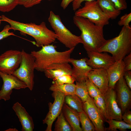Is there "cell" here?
Here are the masks:
<instances>
[{
  "mask_svg": "<svg viewBox=\"0 0 131 131\" xmlns=\"http://www.w3.org/2000/svg\"><path fill=\"white\" fill-rule=\"evenodd\" d=\"M83 110L93 124L96 131H106L104 126L106 119L95 105L90 97L83 102Z\"/></svg>",
  "mask_w": 131,
  "mask_h": 131,
  "instance_id": "obj_11",
  "label": "cell"
},
{
  "mask_svg": "<svg viewBox=\"0 0 131 131\" xmlns=\"http://www.w3.org/2000/svg\"><path fill=\"white\" fill-rule=\"evenodd\" d=\"M125 71L131 70V52L126 56L123 59Z\"/></svg>",
  "mask_w": 131,
  "mask_h": 131,
  "instance_id": "obj_36",
  "label": "cell"
},
{
  "mask_svg": "<svg viewBox=\"0 0 131 131\" xmlns=\"http://www.w3.org/2000/svg\"><path fill=\"white\" fill-rule=\"evenodd\" d=\"M76 82L75 94L83 102H84L90 97L88 93L86 82Z\"/></svg>",
  "mask_w": 131,
  "mask_h": 131,
  "instance_id": "obj_25",
  "label": "cell"
},
{
  "mask_svg": "<svg viewBox=\"0 0 131 131\" xmlns=\"http://www.w3.org/2000/svg\"><path fill=\"white\" fill-rule=\"evenodd\" d=\"M0 77L3 83L0 90V100H9L13 90H19L27 88L25 83L17 77L13 75L7 74L0 71Z\"/></svg>",
  "mask_w": 131,
  "mask_h": 131,
  "instance_id": "obj_9",
  "label": "cell"
},
{
  "mask_svg": "<svg viewBox=\"0 0 131 131\" xmlns=\"http://www.w3.org/2000/svg\"><path fill=\"white\" fill-rule=\"evenodd\" d=\"M75 16L87 18L95 25L103 27L109 24L110 19L100 8L97 0L85 1L83 7L75 11Z\"/></svg>",
  "mask_w": 131,
  "mask_h": 131,
  "instance_id": "obj_6",
  "label": "cell"
},
{
  "mask_svg": "<svg viewBox=\"0 0 131 131\" xmlns=\"http://www.w3.org/2000/svg\"><path fill=\"white\" fill-rule=\"evenodd\" d=\"M122 119L127 123L131 125V111L129 110L126 111L122 115Z\"/></svg>",
  "mask_w": 131,
  "mask_h": 131,
  "instance_id": "obj_37",
  "label": "cell"
},
{
  "mask_svg": "<svg viewBox=\"0 0 131 131\" xmlns=\"http://www.w3.org/2000/svg\"><path fill=\"white\" fill-rule=\"evenodd\" d=\"M55 125V131H72L70 125L62 112L57 117Z\"/></svg>",
  "mask_w": 131,
  "mask_h": 131,
  "instance_id": "obj_26",
  "label": "cell"
},
{
  "mask_svg": "<svg viewBox=\"0 0 131 131\" xmlns=\"http://www.w3.org/2000/svg\"><path fill=\"white\" fill-rule=\"evenodd\" d=\"M53 83L60 85L74 83L76 81L75 79L71 75H64L56 77L53 79Z\"/></svg>",
  "mask_w": 131,
  "mask_h": 131,
  "instance_id": "obj_31",
  "label": "cell"
},
{
  "mask_svg": "<svg viewBox=\"0 0 131 131\" xmlns=\"http://www.w3.org/2000/svg\"><path fill=\"white\" fill-rule=\"evenodd\" d=\"M52 95L54 101L52 103H48L49 111L43 121V124L47 125L46 131H52L53 123L62 112L64 103L65 95L61 92L53 91Z\"/></svg>",
  "mask_w": 131,
  "mask_h": 131,
  "instance_id": "obj_10",
  "label": "cell"
},
{
  "mask_svg": "<svg viewBox=\"0 0 131 131\" xmlns=\"http://www.w3.org/2000/svg\"><path fill=\"white\" fill-rule=\"evenodd\" d=\"M12 109L17 116L22 126V131H33L34 124L32 118L25 108L18 102L14 104Z\"/></svg>",
  "mask_w": 131,
  "mask_h": 131,
  "instance_id": "obj_17",
  "label": "cell"
},
{
  "mask_svg": "<svg viewBox=\"0 0 131 131\" xmlns=\"http://www.w3.org/2000/svg\"><path fill=\"white\" fill-rule=\"evenodd\" d=\"M5 131H18V130L16 128H9Z\"/></svg>",
  "mask_w": 131,
  "mask_h": 131,
  "instance_id": "obj_41",
  "label": "cell"
},
{
  "mask_svg": "<svg viewBox=\"0 0 131 131\" xmlns=\"http://www.w3.org/2000/svg\"><path fill=\"white\" fill-rule=\"evenodd\" d=\"M48 21L57 36V39L66 47L71 49L82 43L80 36L72 33L63 24L59 16L50 11Z\"/></svg>",
  "mask_w": 131,
  "mask_h": 131,
  "instance_id": "obj_5",
  "label": "cell"
},
{
  "mask_svg": "<svg viewBox=\"0 0 131 131\" xmlns=\"http://www.w3.org/2000/svg\"><path fill=\"white\" fill-rule=\"evenodd\" d=\"M103 96L105 101L107 119L122 120V113L117 103L114 89H109Z\"/></svg>",
  "mask_w": 131,
  "mask_h": 131,
  "instance_id": "obj_14",
  "label": "cell"
},
{
  "mask_svg": "<svg viewBox=\"0 0 131 131\" xmlns=\"http://www.w3.org/2000/svg\"><path fill=\"white\" fill-rule=\"evenodd\" d=\"M86 82L88 93L90 97L93 98L102 94L98 88L89 79L86 80Z\"/></svg>",
  "mask_w": 131,
  "mask_h": 131,
  "instance_id": "obj_30",
  "label": "cell"
},
{
  "mask_svg": "<svg viewBox=\"0 0 131 131\" xmlns=\"http://www.w3.org/2000/svg\"><path fill=\"white\" fill-rule=\"evenodd\" d=\"M76 85L73 83L65 84L58 85L53 83L49 88L50 90L53 91H59L65 96L75 94Z\"/></svg>",
  "mask_w": 131,
  "mask_h": 131,
  "instance_id": "obj_23",
  "label": "cell"
},
{
  "mask_svg": "<svg viewBox=\"0 0 131 131\" xmlns=\"http://www.w3.org/2000/svg\"><path fill=\"white\" fill-rule=\"evenodd\" d=\"M96 0H74L72 2V8L74 11H76L81 6V4L83 1H91Z\"/></svg>",
  "mask_w": 131,
  "mask_h": 131,
  "instance_id": "obj_38",
  "label": "cell"
},
{
  "mask_svg": "<svg viewBox=\"0 0 131 131\" xmlns=\"http://www.w3.org/2000/svg\"><path fill=\"white\" fill-rule=\"evenodd\" d=\"M10 30L9 25H6L4 26L2 30L0 32V40L11 35H15L13 32L9 31Z\"/></svg>",
  "mask_w": 131,
  "mask_h": 131,
  "instance_id": "obj_35",
  "label": "cell"
},
{
  "mask_svg": "<svg viewBox=\"0 0 131 131\" xmlns=\"http://www.w3.org/2000/svg\"><path fill=\"white\" fill-rule=\"evenodd\" d=\"M1 16H0V26L1 24V22L2 21L1 20Z\"/></svg>",
  "mask_w": 131,
  "mask_h": 131,
  "instance_id": "obj_42",
  "label": "cell"
},
{
  "mask_svg": "<svg viewBox=\"0 0 131 131\" xmlns=\"http://www.w3.org/2000/svg\"><path fill=\"white\" fill-rule=\"evenodd\" d=\"M89 59L87 64L93 69H102L106 70L115 61L112 56L106 52H87Z\"/></svg>",
  "mask_w": 131,
  "mask_h": 131,
  "instance_id": "obj_13",
  "label": "cell"
},
{
  "mask_svg": "<svg viewBox=\"0 0 131 131\" xmlns=\"http://www.w3.org/2000/svg\"><path fill=\"white\" fill-rule=\"evenodd\" d=\"M93 99L95 105L104 116L106 120H107L105 101L102 94L94 98Z\"/></svg>",
  "mask_w": 131,
  "mask_h": 131,
  "instance_id": "obj_29",
  "label": "cell"
},
{
  "mask_svg": "<svg viewBox=\"0 0 131 131\" xmlns=\"http://www.w3.org/2000/svg\"><path fill=\"white\" fill-rule=\"evenodd\" d=\"M88 58L84 57L78 59L71 58L69 60L70 63L73 66L71 75L76 82H85L88 79V74L93 69L87 63Z\"/></svg>",
  "mask_w": 131,
  "mask_h": 131,
  "instance_id": "obj_15",
  "label": "cell"
},
{
  "mask_svg": "<svg viewBox=\"0 0 131 131\" xmlns=\"http://www.w3.org/2000/svg\"><path fill=\"white\" fill-rule=\"evenodd\" d=\"M111 0L118 10L121 11L127 9V5L126 0Z\"/></svg>",
  "mask_w": 131,
  "mask_h": 131,
  "instance_id": "obj_34",
  "label": "cell"
},
{
  "mask_svg": "<svg viewBox=\"0 0 131 131\" xmlns=\"http://www.w3.org/2000/svg\"><path fill=\"white\" fill-rule=\"evenodd\" d=\"M1 16L2 21L10 24V30L19 31L33 37L35 40V44L38 47L51 44L57 39L54 32L49 29L44 22L39 25L32 23H25L11 19L4 15Z\"/></svg>",
  "mask_w": 131,
  "mask_h": 131,
  "instance_id": "obj_1",
  "label": "cell"
},
{
  "mask_svg": "<svg viewBox=\"0 0 131 131\" xmlns=\"http://www.w3.org/2000/svg\"><path fill=\"white\" fill-rule=\"evenodd\" d=\"M18 0H0V11L9 12L18 5Z\"/></svg>",
  "mask_w": 131,
  "mask_h": 131,
  "instance_id": "obj_28",
  "label": "cell"
},
{
  "mask_svg": "<svg viewBox=\"0 0 131 131\" xmlns=\"http://www.w3.org/2000/svg\"><path fill=\"white\" fill-rule=\"evenodd\" d=\"M98 51L111 54L115 61L122 60L131 52V27L123 26L119 35L106 40Z\"/></svg>",
  "mask_w": 131,
  "mask_h": 131,
  "instance_id": "obj_4",
  "label": "cell"
},
{
  "mask_svg": "<svg viewBox=\"0 0 131 131\" xmlns=\"http://www.w3.org/2000/svg\"><path fill=\"white\" fill-rule=\"evenodd\" d=\"M106 71L109 80V89H114L117 82L123 76L125 71L123 60L115 61Z\"/></svg>",
  "mask_w": 131,
  "mask_h": 131,
  "instance_id": "obj_18",
  "label": "cell"
},
{
  "mask_svg": "<svg viewBox=\"0 0 131 131\" xmlns=\"http://www.w3.org/2000/svg\"><path fill=\"white\" fill-rule=\"evenodd\" d=\"M73 22L81 32L83 47L88 51H98L106 42L103 27L97 25L87 18L74 16Z\"/></svg>",
  "mask_w": 131,
  "mask_h": 131,
  "instance_id": "obj_2",
  "label": "cell"
},
{
  "mask_svg": "<svg viewBox=\"0 0 131 131\" xmlns=\"http://www.w3.org/2000/svg\"><path fill=\"white\" fill-rule=\"evenodd\" d=\"M123 77L128 86L131 89V71H125Z\"/></svg>",
  "mask_w": 131,
  "mask_h": 131,
  "instance_id": "obj_39",
  "label": "cell"
},
{
  "mask_svg": "<svg viewBox=\"0 0 131 131\" xmlns=\"http://www.w3.org/2000/svg\"><path fill=\"white\" fill-rule=\"evenodd\" d=\"M21 52L20 64L12 74L23 82L27 88L32 91L34 84L35 58L31 53H27L23 49Z\"/></svg>",
  "mask_w": 131,
  "mask_h": 131,
  "instance_id": "obj_7",
  "label": "cell"
},
{
  "mask_svg": "<svg viewBox=\"0 0 131 131\" xmlns=\"http://www.w3.org/2000/svg\"><path fill=\"white\" fill-rule=\"evenodd\" d=\"M21 60V51L13 49L6 51L0 55V71L12 74L19 66Z\"/></svg>",
  "mask_w": 131,
  "mask_h": 131,
  "instance_id": "obj_8",
  "label": "cell"
},
{
  "mask_svg": "<svg viewBox=\"0 0 131 131\" xmlns=\"http://www.w3.org/2000/svg\"><path fill=\"white\" fill-rule=\"evenodd\" d=\"M79 113L82 131H95V127L93 124L84 111H83Z\"/></svg>",
  "mask_w": 131,
  "mask_h": 131,
  "instance_id": "obj_27",
  "label": "cell"
},
{
  "mask_svg": "<svg viewBox=\"0 0 131 131\" xmlns=\"http://www.w3.org/2000/svg\"><path fill=\"white\" fill-rule=\"evenodd\" d=\"M38 51H33L31 54L35 58V68L37 71L44 72L49 66L55 63H69L71 55L75 48L62 52L57 51L53 44L43 46Z\"/></svg>",
  "mask_w": 131,
  "mask_h": 131,
  "instance_id": "obj_3",
  "label": "cell"
},
{
  "mask_svg": "<svg viewBox=\"0 0 131 131\" xmlns=\"http://www.w3.org/2000/svg\"><path fill=\"white\" fill-rule=\"evenodd\" d=\"M64 103L78 113L84 111L83 102L75 94L65 96Z\"/></svg>",
  "mask_w": 131,
  "mask_h": 131,
  "instance_id": "obj_22",
  "label": "cell"
},
{
  "mask_svg": "<svg viewBox=\"0 0 131 131\" xmlns=\"http://www.w3.org/2000/svg\"><path fill=\"white\" fill-rule=\"evenodd\" d=\"M43 0H18V5H23L26 8H29L40 3Z\"/></svg>",
  "mask_w": 131,
  "mask_h": 131,
  "instance_id": "obj_32",
  "label": "cell"
},
{
  "mask_svg": "<svg viewBox=\"0 0 131 131\" xmlns=\"http://www.w3.org/2000/svg\"><path fill=\"white\" fill-rule=\"evenodd\" d=\"M105 121L109 125V127L106 128V131H117V129H118L121 131H126L131 128V125L127 123L122 120L108 119Z\"/></svg>",
  "mask_w": 131,
  "mask_h": 131,
  "instance_id": "obj_24",
  "label": "cell"
},
{
  "mask_svg": "<svg viewBox=\"0 0 131 131\" xmlns=\"http://www.w3.org/2000/svg\"><path fill=\"white\" fill-rule=\"evenodd\" d=\"M131 21V13L126 14L122 16L118 22L120 26L126 27L130 26L129 24Z\"/></svg>",
  "mask_w": 131,
  "mask_h": 131,
  "instance_id": "obj_33",
  "label": "cell"
},
{
  "mask_svg": "<svg viewBox=\"0 0 131 131\" xmlns=\"http://www.w3.org/2000/svg\"><path fill=\"white\" fill-rule=\"evenodd\" d=\"M66 119L71 127L72 131H82L80 126L79 113L64 103L62 109Z\"/></svg>",
  "mask_w": 131,
  "mask_h": 131,
  "instance_id": "obj_20",
  "label": "cell"
},
{
  "mask_svg": "<svg viewBox=\"0 0 131 131\" xmlns=\"http://www.w3.org/2000/svg\"><path fill=\"white\" fill-rule=\"evenodd\" d=\"M88 78L98 88L103 95L108 90L109 80L106 70L93 69L88 73Z\"/></svg>",
  "mask_w": 131,
  "mask_h": 131,
  "instance_id": "obj_16",
  "label": "cell"
},
{
  "mask_svg": "<svg viewBox=\"0 0 131 131\" xmlns=\"http://www.w3.org/2000/svg\"><path fill=\"white\" fill-rule=\"evenodd\" d=\"M98 4L102 11L110 19L116 18L121 13L111 0H97Z\"/></svg>",
  "mask_w": 131,
  "mask_h": 131,
  "instance_id": "obj_21",
  "label": "cell"
},
{
  "mask_svg": "<svg viewBox=\"0 0 131 131\" xmlns=\"http://www.w3.org/2000/svg\"><path fill=\"white\" fill-rule=\"evenodd\" d=\"M44 72L46 77L53 79L63 75H71L72 68L69 63H55L46 68Z\"/></svg>",
  "mask_w": 131,
  "mask_h": 131,
  "instance_id": "obj_19",
  "label": "cell"
},
{
  "mask_svg": "<svg viewBox=\"0 0 131 131\" xmlns=\"http://www.w3.org/2000/svg\"><path fill=\"white\" fill-rule=\"evenodd\" d=\"M74 0H62L61 3V6L64 9H65L69 4L73 2Z\"/></svg>",
  "mask_w": 131,
  "mask_h": 131,
  "instance_id": "obj_40",
  "label": "cell"
},
{
  "mask_svg": "<svg viewBox=\"0 0 131 131\" xmlns=\"http://www.w3.org/2000/svg\"><path fill=\"white\" fill-rule=\"evenodd\" d=\"M116 99L118 105L123 114L129 110L131 103V91L128 86L123 77H122L117 82L115 87Z\"/></svg>",
  "mask_w": 131,
  "mask_h": 131,
  "instance_id": "obj_12",
  "label": "cell"
}]
</instances>
